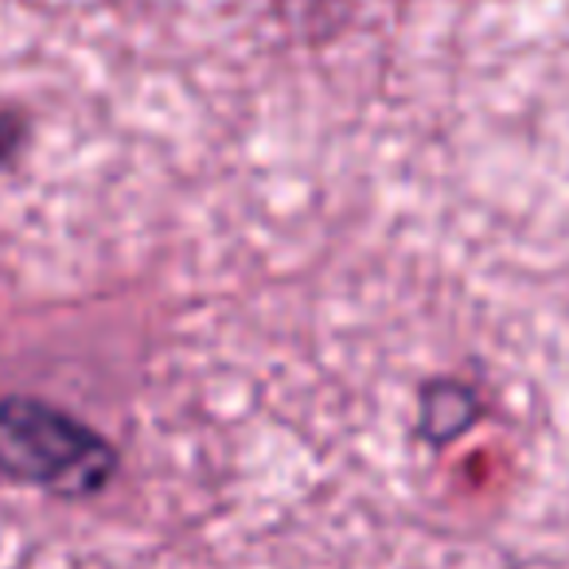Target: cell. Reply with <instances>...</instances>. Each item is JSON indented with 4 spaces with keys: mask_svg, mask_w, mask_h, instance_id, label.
I'll return each mask as SVG.
<instances>
[{
    "mask_svg": "<svg viewBox=\"0 0 569 569\" xmlns=\"http://www.w3.org/2000/svg\"><path fill=\"white\" fill-rule=\"evenodd\" d=\"M0 468L51 491H90L110 468L102 441L36 402L0 406Z\"/></svg>",
    "mask_w": 569,
    "mask_h": 569,
    "instance_id": "1",
    "label": "cell"
}]
</instances>
